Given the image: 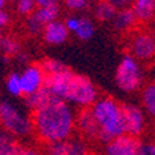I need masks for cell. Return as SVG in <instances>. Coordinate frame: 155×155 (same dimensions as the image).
Wrapping results in <instances>:
<instances>
[{
	"mask_svg": "<svg viewBox=\"0 0 155 155\" xmlns=\"http://www.w3.org/2000/svg\"><path fill=\"white\" fill-rule=\"evenodd\" d=\"M6 90L13 97H24L22 82H21V74L11 72L7 75L6 79Z\"/></svg>",
	"mask_w": 155,
	"mask_h": 155,
	"instance_id": "obj_19",
	"label": "cell"
},
{
	"mask_svg": "<svg viewBox=\"0 0 155 155\" xmlns=\"http://www.w3.org/2000/svg\"><path fill=\"white\" fill-rule=\"evenodd\" d=\"M118 10L108 2V0H98L94 7V17L100 22H110L114 21Z\"/></svg>",
	"mask_w": 155,
	"mask_h": 155,
	"instance_id": "obj_16",
	"label": "cell"
},
{
	"mask_svg": "<svg viewBox=\"0 0 155 155\" xmlns=\"http://www.w3.org/2000/svg\"><path fill=\"white\" fill-rule=\"evenodd\" d=\"M68 36H69V31H68L65 22H61L58 19L54 21V22L47 24L45 26V31H43L45 42L53 46H58V45L65 43Z\"/></svg>",
	"mask_w": 155,
	"mask_h": 155,
	"instance_id": "obj_12",
	"label": "cell"
},
{
	"mask_svg": "<svg viewBox=\"0 0 155 155\" xmlns=\"http://www.w3.org/2000/svg\"><path fill=\"white\" fill-rule=\"evenodd\" d=\"M118 11L123 8H129L130 4H133V0H108Z\"/></svg>",
	"mask_w": 155,
	"mask_h": 155,
	"instance_id": "obj_28",
	"label": "cell"
},
{
	"mask_svg": "<svg viewBox=\"0 0 155 155\" xmlns=\"http://www.w3.org/2000/svg\"><path fill=\"white\" fill-rule=\"evenodd\" d=\"M140 155H155V141L143 143Z\"/></svg>",
	"mask_w": 155,
	"mask_h": 155,
	"instance_id": "obj_27",
	"label": "cell"
},
{
	"mask_svg": "<svg viewBox=\"0 0 155 155\" xmlns=\"http://www.w3.org/2000/svg\"><path fill=\"white\" fill-rule=\"evenodd\" d=\"M33 14L46 26L47 24L57 21L58 15H60V6L54 4V6H47V7H38Z\"/></svg>",
	"mask_w": 155,
	"mask_h": 155,
	"instance_id": "obj_18",
	"label": "cell"
},
{
	"mask_svg": "<svg viewBox=\"0 0 155 155\" xmlns=\"http://www.w3.org/2000/svg\"><path fill=\"white\" fill-rule=\"evenodd\" d=\"M33 134L43 144L61 141L72 137L76 130V114L69 103L47 91L43 101L31 111Z\"/></svg>",
	"mask_w": 155,
	"mask_h": 155,
	"instance_id": "obj_1",
	"label": "cell"
},
{
	"mask_svg": "<svg viewBox=\"0 0 155 155\" xmlns=\"http://www.w3.org/2000/svg\"><path fill=\"white\" fill-rule=\"evenodd\" d=\"M94 32H96V28H94V24L91 19L86 18V17H81V21H79V26H78L75 35L78 38L86 42V40H90L94 36Z\"/></svg>",
	"mask_w": 155,
	"mask_h": 155,
	"instance_id": "obj_21",
	"label": "cell"
},
{
	"mask_svg": "<svg viewBox=\"0 0 155 155\" xmlns=\"http://www.w3.org/2000/svg\"><path fill=\"white\" fill-rule=\"evenodd\" d=\"M15 2V10L21 15L29 17L36 11V0H14Z\"/></svg>",
	"mask_w": 155,
	"mask_h": 155,
	"instance_id": "obj_23",
	"label": "cell"
},
{
	"mask_svg": "<svg viewBox=\"0 0 155 155\" xmlns=\"http://www.w3.org/2000/svg\"><path fill=\"white\" fill-rule=\"evenodd\" d=\"M79 21H81V17H68L67 19H65V25H67L68 31L72 33L76 32L78 26H79Z\"/></svg>",
	"mask_w": 155,
	"mask_h": 155,
	"instance_id": "obj_26",
	"label": "cell"
},
{
	"mask_svg": "<svg viewBox=\"0 0 155 155\" xmlns=\"http://www.w3.org/2000/svg\"><path fill=\"white\" fill-rule=\"evenodd\" d=\"M0 46H2V53L4 57H18V54L21 53L19 42L11 36H3L0 40Z\"/></svg>",
	"mask_w": 155,
	"mask_h": 155,
	"instance_id": "obj_20",
	"label": "cell"
},
{
	"mask_svg": "<svg viewBox=\"0 0 155 155\" xmlns=\"http://www.w3.org/2000/svg\"><path fill=\"white\" fill-rule=\"evenodd\" d=\"M136 21H137V15H136L134 10H133L132 7H129V8L119 10V11L116 13L112 22H114V28H115L116 31L122 32V31H129L136 24Z\"/></svg>",
	"mask_w": 155,
	"mask_h": 155,
	"instance_id": "obj_13",
	"label": "cell"
},
{
	"mask_svg": "<svg viewBox=\"0 0 155 155\" xmlns=\"http://www.w3.org/2000/svg\"><path fill=\"white\" fill-rule=\"evenodd\" d=\"M45 87L54 96L81 108L91 107L98 100L93 82L86 75L74 72L69 68L60 74L46 75Z\"/></svg>",
	"mask_w": 155,
	"mask_h": 155,
	"instance_id": "obj_2",
	"label": "cell"
},
{
	"mask_svg": "<svg viewBox=\"0 0 155 155\" xmlns=\"http://www.w3.org/2000/svg\"><path fill=\"white\" fill-rule=\"evenodd\" d=\"M133 10L139 21L147 22L155 17V0H133Z\"/></svg>",
	"mask_w": 155,
	"mask_h": 155,
	"instance_id": "obj_14",
	"label": "cell"
},
{
	"mask_svg": "<svg viewBox=\"0 0 155 155\" xmlns=\"http://www.w3.org/2000/svg\"><path fill=\"white\" fill-rule=\"evenodd\" d=\"M152 35H154V38H155V25H154V29H152Z\"/></svg>",
	"mask_w": 155,
	"mask_h": 155,
	"instance_id": "obj_33",
	"label": "cell"
},
{
	"mask_svg": "<svg viewBox=\"0 0 155 155\" xmlns=\"http://www.w3.org/2000/svg\"><path fill=\"white\" fill-rule=\"evenodd\" d=\"M10 2H13V0H0V7H2V10H4V6H6L7 3H10Z\"/></svg>",
	"mask_w": 155,
	"mask_h": 155,
	"instance_id": "obj_32",
	"label": "cell"
},
{
	"mask_svg": "<svg viewBox=\"0 0 155 155\" xmlns=\"http://www.w3.org/2000/svg\"><path fill=\"white\" fill-rule=\"evenodd\" d=\"M143 108L150 116L155 118V82L147 84L141 93Z\"/></svg>",
	"mask_w": 155,
	"mask_h": 155,
	"instance_id": "obj_17",
	"label": "cell"
},
{
	"mask_svg": "<svg viewBox=\"0 0 155 155\" xmlns=\"http://www.w3.org/2000/svg\"><path fill=\"white\" fill-rule=\"evenodd\" d=\"M45 155H89V147L82 137H69L67 140L45 145Z\"/></svg>",
	"mask_w": 155,
	"mask_h": 155,
	"instance_id": "obj_9",
	"label": "cell"
},
{
	"mask_svg": "<svg viewBox=\"0 0 155 155\" xmlns=\"http://www.w3.org/2000/svg\"><path fill=\"white\" fill-rule=\"evenodd\" d=\"M0 120L4 132L10 133L18 140L33 134L31 118H28L22 111H19L18 107L7 100H2L0 103Z\"/></svg>",
	"mask_w": 155,
	"mask_h": 155,
	"instance_id": "obj_4",
	"label": "cell"
},
{
	"mask_svg": "<svg viewBox=\"0 0 155 155\" xmlns=\"http://www.w3.org/2000/svg\"><path fill=\"white\" fill-rule=\"evenodd\" d=\"M58 4V0H36V6L38 7H47Z\"/></svg>",
	"mask_w": 155,
	"mask_h": 155,
	"instance_id": "obj_31",
	"label": "cell"
},
{
	"mask_svg": "<svg viewBox=\"0 0 155 155\" xmlns=\"http://www.w3.org/2000/svg\"><path fill=\"white\" fill-rule=\"evenodd\" d=\"M76 132L79 133V137H82L84 141L101 143L104 145L108 144V140L97 122L96 116L91 111V107L81 108L79 112L76 114Z\"/></svg>",
	"mask_w": 155,
	"mask_h": 155,
	"instance_id": "obj_6",
	"label": "cell"
},
{
	"mask_svg": "<svg viewBox=\"0 0 155 155\" xmlns=\"http://www.w3.org/2000/svg\"><path fill=\"white\" fill-rule=\"evenodd\" d=\"M130 55L137 61H151L155 58V38L148 32H136L129 40Z\"/></svg>",
	"mask_w": 155,
	"mask_h": 155,
	"instance_id": "obj_7",
	"label": "cell"
},
{
	"mask_svg": "<svg viewBox=\"0 0 155 155\" xmlns=\"http://www.w3.org/2000/svg\"><path fill=\"white\" fill-rule=\"evenodd\" d=\"M45 79H46V74L43 71V68L40 67V64L39 65L32 64V65H29V67H26L21 72L24 97L40 90L45 86Z\"/></svg>",
	"mask_w": 155,
	"mask_h": 155,
	"instance_id": "obj_11",
	"label": "cell"
},
{
	"mask_svg": "<svg viewBox=\"0 0 155 155\" xmlns=\"http://www.w3.org/2000/svg\"><path fill=\"white\" fill-rule=\"evenodd\" d=\"M21 145L22 144L17 137L2 130V134H0V155H18Z\"/></svg>",
	"mask_w": 155,
	"mask_h": 155,
	"instance_id": "obj_15",
	"label": "cell"
},
{
	"mask_svg": "<svg viewBox=\"0 0 155 155\" xmlns=\"http://www.w3.org/2000/svg\"><path fill=\"white\" fill-rule=\"evenodd\" d=\"M18 155H45V152L39 151V150L33 148V147H26V145H21V150H19Z\"/></svg>",
	"mask_w": 155,
	"mask_h": 155,
	"instance_id": "obj_29",
	"label": "cell"
},
{
	"mask_svg": "<svg viewBox=\"0 0 155 155\" xmlns=\"http://www.w3.org/2000/svg\"><path fill=\"white\" fill-rule=\"evenodd\" d=\"M91 111L108 143L116 137L126 134L122 104H119L115 98L101 97L91 105Z\"/></svg>",
	"mask_w": 155,
	"mask_h": 155,
	"instance_id": "obj_3",
	"label": "cell"
},
{
	"mask_svg": "<svg viewBox=\"0 0 155 155\" xmlns=\"http://www.w3.org/2000/svg\"><path fill=\"white\" fill-rule=\"evenodd\" d=\"M64 3L72 11H79V10L86 8L90 3V0H64Z\"/></svg>",
	"mask_w": 155,
	"mask_h": 155,
	"instance_id": "obj_25",
	"label": "cell"
},
{
	"mask_svg": "<svg viewBox=\"0 0 155 155\" xmlns=\"http://www.w3.org/2000/svg\"><path fill=\"white\" fill-rule=\"evenodd\" d=\"M25 25H26L28 33H31V35H33V36L39 35V33H43V31H45V25L36 18L35 14H31L29 17H26Z\"/></svg>",
	"mask_w": 155,
	"mask_h": 155,
	"instance_id": "obj_24",
	"label": "cell"
},
{
	"mask_svg": "<svg viewBox=\"0 0 155 155\" xmlns=\"http://www.w3.org/2000/svg\"><path fill=\"white\" fill-rule=\"evenodd\" d=\"M8 24H10V14L7 13L6 10H2V11H0V26L4 28V26H7Z\"/></svg>",
	"mask_w": 155,
	"mask_h": 155,
	"instance_id": "obj_30",
	"label": "cell"
},
{
	"mask_svg": "<svg viewBox=\"0 0 155 155\" xmlns=\"http://www.w3.org/2000/svg\"><path fill=\"white\" fill-rule=\"evenodd\" d=\"M89 155H98V154H96V152H89Z\"/></svg>",
	"mask_w": 155,
	"mask_h": 155,
	"instance_id": "obj_34",
	"label": "cell"
},
{
	"mask_svg": "<svg viewBox=\"0 0 155 155\" xmlns=\"http://www.w3.org/2000/svg\"><path fill=\"white\" fill-rule=\"evenodd\" d=\"M40 67L43 68L46 75H55L60 74V72H64L68 69V67L64 64V62L58 61V60H54V58H46L40 62Z\"/></svg>",
	"mask_w": 155,
	"mask_h": 155,
	"instance_id": "obj_22",
	"label": "cell"
},
{
	"mask_svg": "<svg viewBox=\"0 0 155 155\" xmlns=\"http://www.w3.org/2000/svg\"><path fill=\"white\" fill-rule=\"evenodd\" d=\"M154 133H155V125H154Z\"/></svg>",
	"mask_w": 155,
	"mask_h": 155,
	"instance_id": "obj_35",
	"label": "cell"
},
{
	"mask_svg": "<svg viewBox=\"0 0 155 155\" xmlns=\"http://www.w3.org/2000/svg\"><path fill=\"white\" fill-rule=\"evenodd\" d=\"M122 111H123L126 134L139 139L140 136L144 133L145 125H147L144 108L132 103H125L122 104Z\"/></svg>",
	"mask_w": 155,
	"mask_h": 155,
	"instance_id": "obj_8",
	"label": "cell"
},
{
	"mask_svg": "<svg viewBox=\"0 0 155 155\" xmlns=\"http://www.w3.org/2000/svg\"><path fill=\"white\" fill-rule=\"evenodd\" d=\"M143 75L139 61L133 55L126 54L122 57L115 71V83L125 93H133L141 86Z\"/></svg>",
	"mask_w": 155,
	"mask_h": 155,
	"instance_id": "obj_5",
	"label": "cell"
},
{
	"mask_svg": "<svg viewBox=\"0 0 155 155\" xmlns=\"http://www.w3.org/2000/svg\"><path fill=\"white\" fill-rule=\"evenodd\" d=\"M141 144L143 141H140V139L137 137L123 134L111 140L104 147L103 155H140Z\"/></svg>",
	"mask_w": 155,
	"mask_h": 155,
	"instance_id": "obj_10",
	"label": "cell"
}]
</instances>
